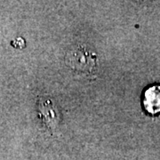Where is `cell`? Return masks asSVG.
<instances>
[{
	"instance_id": "cell-1",
	"label": "cell",
	"mask_w": 160,
	"mask_h": 160,
	"mask_svg": "<svg viewBox=\"0 0 160 160\" xmlns=\"http://www.w3.org/2000/svg\"><path fill=\"white\" fill-rule=\"evenodd\" d=\"M65 62L69 69L77 73L91 75L96 69L97 56L87 46L78 45L67 52Z\"/></svg>"
},
{
	"instance_id": "cell-3",
	"label": "cell",
	"mask_w": 160,
	"mask_h": 160,
	"mask_svg": "<svg viewBox=\"0 0 160 160\" xmlns=\"http://www.w3.org/2000/svg\"><path fill=\"white\" fill-rule=\"evenodd\" d=\"M142 105L149 114L157 115L160 113V85L154 84L144 90Z\"/></svg>"
},
{
	"instance_id": "cell-2",
	"label": "cell",
	"mask_w": 160,
	"mask_h": 160,
	"mask_svg": "<svg viewBox=\"0 0 160 160\" xmlns=\"http://www.w3.org/2000/svg\"><path fill=\"white\" fill-rule=\"evenodd\" d=\"M38 112L43 123L48 129L53 130L60 121V112L57 105L51 98L40 97L38 102Z\"/></svg>"
}]
</instances>
